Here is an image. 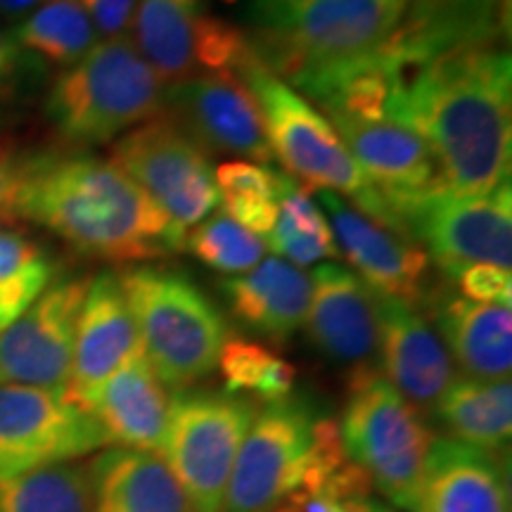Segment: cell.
<instances>
[{"label":"cell","mask_w":512,"mask_h":512,"mask_svg":"<svg viewBox=\"0 0 512 512\" xmlns=\"http://www.w3.org/2000/svg\"><path fill=\"white\" fill-rule=\"evenodd\" d=\"M387 119L425 140L444 190L489 195L510 183V50L503 43L453 50L406 72Z\"/></svg>","instance_id":"1"},{"label":"cell","mask_w":512,"mask_h":512,"mask_svg":"<svg viewBox=\"0 0 512 512\" xmlns=\"http://www.w3.org/2000/svg\"><path fill=\"white\" fill-rule=\"evenodd\" d=\"M10 216L34 221L79 254L145 261L181 252L185 235L117 164L88 152L22 159Z\"/></svg>","instance_id":"2"},{"label":"cell","mask_w":512,"mask_h":512,"mask_svg":"<svg viewBox=\"0 0 512 512\" xmlns=\"http://www.w3.org/2000/svg\"><path fill=\"white\" fill-rule=\"evenodd\" d=\"M408 0H249V43L292 83L318 64L373 53L399 27Z\"/></svg>","instance_id":"3"},{"label":"cell","mask_w":512,"mask_h":512,"mask_svg":"<svg viewBox=\"0 0 512 512\" xmlns=\"http://www.w3.org/2000/svg\"><path fill=\"white\" fill-rule=\"evenodd\" d=\"M140 349L166 389L195 387L219 366L230 328L190 275L174 268L136 266L119 273Z\"/></svg>","instance_id":"4"},{"label":"cell","mask_w":512,"mask_h":512,"mask_svg":"<svg viewBox=\"0 0 512 512\" xmlns=\"http://www.w3.org/2000/svg\"><path fill=\"white\" fill-rule=\"evenodd\" d=\"M164 83L157 79L131 36L98 41L50 86L46 117L72 147L110 145L162 114Z\"/></svg>","instance_id":"5"},{"label":"cell","mask_w":512,"mask_h":512,"mask_svg":"<svg viewBox=\"0 0 512 512\" xmlns=\"http://www.w3.org/2000/svg\"><path fill=\"white\" fill-rule=\"evenodd\" d=\"M240 79L254 93L273 157L280 159L294 181L306 190L318 188L347 197L351 207L387 226L382 197L361 174L330 119L266 69L256 55L242 67Z\"/></svg>","instance_id":"6"},{"label":"cell","mask_w":512,"mask_h":512,"mask_svg":"<svg viewBox=\"0 0 512 512\" xmlns=\"http://www.w3.org/2000/svg\"><path fill=\"white\" fill-rule=\"evenodd\" d=\"M344 456L401 512H413L432 432L375 368L351 373L349 399L337 422Z\"/></svg>","instance_id":"7"},{"label":"cell","mask_w":512,"mask_h":512,"mask_svg":"<svg viewBox=\"0 0 512 512\" xmlns=\"http://www.w3.org/2000/svg\"><path fill=\"white\" fill-rule=\"evenodd\" d=\"M337 422L318 418L309 401L264 403L242 441L221 512H275L299 494L316 470Z\"/></svg>","instance_id":"8"},{"label":"cell","mask_w":512,"mask_h":512,"mask_svg":"<svg viewBox=\"0 0 512 512\" xmlns=\"http://www.w3.org/2000/svg\"><path fill=\"white\" fill-rule=\"evenodd\" d=\"M259 411L249 396L216 389H181L169 399L159 441L171 475L195 512H221L230 472Z\"/></svg>","instance_id":"9"},{"label":"cell","mask_w":512,"mask_h":512,"mask_svg":"<svg viewBox=\"0 0 512 512\" xmlns=\"http://www.w3.org/2000/svg\"><path fill=\"white\" fill-rule=\"evenodd\" d=\"M131 41L166 86L209 74H235L252 60L245 31L214 17L200 0H138Z\"/></svg>","instance_id":"10"},{"label":"cell","mask_w":512,"mask_h":512,"mask_svg":"<svg viewBox=\"0 0 512 512\" xmlns=\"http://www.w3.org/2000/svg\"><path fill=\"white\" fill-rule=\"evenodd\" d=\"M110 162L136 181L183 235L221 204L209 155L164 114L114 140Z\"/></svg>","instance_id":"11"},{"label":"cell","mask_w":512,"mask_h":512,"mask_svg":"<svg viewBox=\"0 0 512 512\" xmlns=\"http://www.w3.org/2000/svg\"><path fill=\"white\" fill-rule=\"evenodd\" d=\"M399 233L418 242L446 278L470 264L512 266V185L489 195L427 192L399 216Z\"/></svg>","instance_id":"12"},{"label":"cell","mask_w":512,"mask_h":512,"mask_svg":"<svg viewBox=\"0 0 512 512\" xmlns=\"http://www.w3.org/2000/svg\"><path fill=\"white\" fill-rule=\"evenodd\" d=\"M110 446L93 413L64 394L0 384V484Z\"/></svg>","instance_id":"13"},{"label":"cell","mask_w":512,"mask_h":512,"mask_svg":"<svg viewBox=\"0 0 512 512\" xmlns=\"http://www.w3.org/2000/svg\"><path fill=\"white\" fill-rule=\"evenodd\" d=\"M91 278H62L0 332V384L64 394Z\"/></svg>","instance_id":"14"},{"label":"cell","mask_w":512,"mask_h":512,"mask_svg":"<svg viewBox=\"0 0 512 512\" xmlns=\"http://www.w3.org/2000/svg\"><path fill=\"white\" fill-rule=\"evenodd\" d=\"M162 114L204 155H235L264 166L273 162L259 105L240 76L209 74L174 83L164 91Z\"/></svg>","instance_id":"15"},{"label":"cell","mask_w":512,"mask_h":512,"mask_svg":"<svg viewBox=\"0 0 512 512\" xmlns=\"http://www.w3.org/2000/svg\"><path fill=\"white\" fill-rule=\"evenodd\" d=\"M318 207L325 219L332 221L330 228L339 254L347 256L354 273L370 290L418 309L425 304L430 294L432 259L418 242L368 219L335 192L320 190Z\"/></svg>","instance_id":"16"},{"label":"cell","mask_w":512,"mask_h":512,"mask_svg":"<svg viewBox=\"0 0 512 512\" xmlns=\"http://www.w3.org/2000/svg\"><path fill=\"white\" fill-rule=\"evenodd\" d=\"M354 162L387 207V226L399 233L401 211L441 185L425 140L389 119H330Z\"/></svg>","instance_id":"17"},{"label":"cell","mask_w":512,"mask_h":512,"mask_svg":"<svg viewBox=\"0 0 512 512\" xmlns=\"http://www.w3.org/2000/svg\"><path fill=\"white\" fill-rule=\"evenodd\" d=\"M512 0H408L382 50L413 72L453 50L496 46L510 38Z\"/></svg>","instance_id":"18"},{"label":"cell","mask_w":512,"mask_h":512,"mask_svg":"<svg viewBox=\"0 0 512 512\" xmlns=\"http://www.w3.org/2000/svg\"><path fill=\"white\" fill-rule=\"evenodd\" d=\"M380 375L415 408L434 403L453 382V361L418 306L375 294Z\"/></svg>","instance_id":"19"},{"label":"cell","mask_w":512,"mask_h":512,"mask_svg":"<svg viewBox=\"0 0 512 512\" xmlns=\"http://www.w3.org/2000/svg\"><path fill=\"white\" fill-rule=\"evenodd\" d=\"M140 347L119 273L102 271L88 283L76 325L72 373L64 396L91 413L102 384Z\"/></svg>","instance_id":"20"},{"label":"cell","mask_w":512,"mask_h":512,"mask_svg":"<svg viewBox=\"0 0 512 512\" xmlns=\"http://www.w3.org/2000/svg\"><path fill=\"white\" fill-rule=\"evenodd\" d=\"M306 330L316 349L351 373L373 368L377 356L375 292L349 268L318 266L311 275Z\"/></svg>","instance_id":"21"},{"label":"cell","mask_w":512,"mask_h":512,"mask_svg":"<svg viewBox=\"0 0 512 512\" xmlns=\"http://www.w3.org/2000/svg\"><path fill=\"white\" fill-rule=\"evenodd\" d=\"M413 512H510L503 456L451 437L434 439Z\"/></svg>","instance_id":"22"},{"label":"cell","mask_w":512,"mask_h":512,"mask_svg":"<svg viewBox=\"0 0 512 512\" xmlns=\"http://www.w3.org/2000/svg\"><path fill=\"white\" fill-rule=\"evenodd\" d=\"M434 330L451 361L472 380H508L512 368V311L510 306L470 302L453 292H430Z\"/></svg>","instance_id":"23"},{"label":"cell","mask_w":512,"mask_h":512,"mask_svg":"<svg viewBox=\"0 0 512 512\" xmlns=\"http://www.w3.org/2000/svg\"><path fill=\"white\" fill-rule=\"evenodd\" d=\"M221 292L245 328L283 344L304 328L311 275L280 256H268L252 271L221 280Z\"/></svg>","instance_id":"24"},{"label":"cell","mask_w":512,"mask_h":512,"mask_svg":"<svg viewBox=\"0 0 512 512\" xmlns=\"http://www.w3.org/2000/svg\"><path fill=\"white\" fill-rule=\"evenodd\" d=\"M86 467L93 512H195L157 451L107 446Z\"/></svg>","instance_id":"25"},{"label":"cell","mask_w":512,"mask_h":512,"mask_svg":"<svg viewBox=\"0 0 512 512\" xmlns=\"http://www.w3.org/2000/svg\"><path fill=\"white\" fill-rule=\"evenodd\" d=\"M169 399L162 380L138 347L102 384L91 413L105 430L110 446L157 451L169 415Z\"/></svg>","instance_id":"26"},{"label":"cell","mask_w":512,"mask_h":512,"mask_svg":"<svg viewBox=\"0 0 512 512\" xmlns=\"http://www.w3.org/2000/svg\"><path fill=\"white\" fill-rule=\"evenodd\" d=\"M451 439L503 456L512 434V387L508 380H453L434 403Z\"/></svg>","instance_id":"27"},{"label":"cell","mask_w":512,"mask_h":512,"mask_svg":"<svg viewBox=\"0 0 512 512\" xmlns=\"http://www.w3.org/2000/svg\"><path fill=\"white\" fill-rule=\"evenodd\" d=\"M17 46L34 60L57 67H72L98 43L91 17L81 0H48L19 22L12 31Z\"/></svg>","instance_id":"28"},{"label":"cell","mask_w":512,"mask_h":512,"mask_svg":"<svg viewBox=\"0 0 512 512\" xmlns=\"http://www.w3.org/2000/svg\"><path fill=\"white\" fill-rule=\"evenodd\" d=\"M55 261L17 230H0V332L53 285Z\"/></svg>","instance_id":"29"},{"label":"cell","mask_w":512,"mask_h":512,"mask_svg":"<svg viewBox=\"0 0 512 512\" xmlns=\"http://www.w3.org/2000/svg\"><path fill=\"white\" fill-rule=\"evenodd\" d=\"M0 512H93L88 467L67 463L8 479L0 484Z\"/></svg>","instance_id":"30"},{"label":"cell","mask_w":512,"mask_h":512,"mask_svg":"<svg viewBox=\"0 0 512 512\" xmlns=\"http://www.w3.org/2000/svg\"><path fill=\"white\" fill-rule=\"evenodd\" d=\"M226 392L249 396L264 403L292 394L294 368L271 347L254 339L228 337L223 344L219 366Z\"/></svg>","instance_id":"31"},{"label":"cell","mask_w":512,"mask_h":512,"mask_svg":"<svg viewBox=\"0 0 512 512\" xmlns=\"http://www.w3.org/2000/svg\"><path fill=\"white\" fill-rule=\"evenodd\" d=\"M183 249H188L214 271L233 278L259 266L268 247L264 238L242 228L221 211L192 226V230L185 233Z\"/></svg>","instance_id":"32"},{"label":"cell","mask_w":512,"mask_h":512,"mask_svg":"<svg viewBox=\"0 0 512 512\" xmlns=\"http://www.w3.org/2000/svg\"><path fill=\"white\" fill-rule=\"evenodd\" d=\"M460 297L470 302L512 306V273L496 264H470L451 275Z\"/></svg>","instance_id":"33"},{"label":"cell","mask_w":512,"mask_h":512,"mask_svg":"<svg viewBox=\"0 0 512 512\" xmlns=\"http://www.w3.org/2000/svg\"><path fill=\"white\" fill-rule=\"evenodd\" d=\"M266 247H271L275 256L290 261L294 266H311L318 264L323 259H337L339 249L335 245H325L313 238V235H306L299 230L290 219H285L278 211V221L271 233L266 235Z\"/></svg>","instance_id":"34"},{"label":"cell","mask_w":512,"mask_h":512,"mask_svg":"<svg viewBox=\"0 0 512 512\" xmlns=\"http://www.w3.org/2000/svg\"><path fill=\"white\" fill-rule=\"evenodd\" d=\"M214 181L221 195H256L278 200V174L249 159H230L214 169Z\"/></svg>","instance_id":"35"},{"label":"cell","mask_w":512,"mask_h":512,"mask_svg":"<svg viewBox=\"0 0 512 512\" xmlns=\"http://www.w3.org/2000/svg\"><path fill=\"white\" fill-rule=\"evenodd\" d=\"M223 214L266 240L278 221V200L256 195H221Z\"/></svg>","instance_id":"36"},{"label":"cell","mask_w":512,"mask_h":512,"mask_svg":"<svg viewBox=\"0 0 512 512\" xmlns=\"http://www.w3.org/2000/svg\"><path fill=\"white\" fill-rule=\"evenodd\" d=\"M136 3L138 0H81L95 31H100L105 38L126 34L128 27H131Z\"/></svg>","instance_id":"37"},{"label":"cell","mask_w":512,"mask_h":512,"mask_svg":"<svg viewBox=\"0 0 512 512\" xmlns=\"http://www.w3.org/2000/svg\"><path fill=\"white\" fill-rule=\"evenodd\" d=\"M29 64H38L29 53L17 46L15 36L0 27V95H10Z\"/></svg>","instance_id":"38"},{"label":"cell","mask_w":512,"mask_h":512,"mask_svg":"<svg viewBox=\"0 0 512 512\" xmlns=\"http://www.w3.org/2000/svg\"><path fill=\"white\" fill-rule=\"evenodd\" d=\"M19 171H22V162L0 145V219H10L19 185Z\"/></svg>","instance_id":"39"},{"label":"cell","mask_w":512,"mask_h":512,"mask_svg":"<svg viewBox=\"0 0 512 512\" xmlns=\"http://www.w3.org/2000/svg\"><path fill=\"white\" fill-rule=\"evenodd\" d=\"M41 3L43 0H0V17H27L29 12H34Z\"/></svg>","instance_id":"40"},{"label":"cell","mask_w":512,"mask_h":512,"mask_svg":"<svg viewBox=\"0 0 512 512\" xmlns=\"http://www.w3.org/2000/svg\"><path fill=\"white\" fill-rule=\"evenodd\" d=\"M342 510L344 512H401V510L392 508V505H389V503L377 501V498H373V496L356 498V501L342 503Z\"/></svg>","instance_id":"41"},{"label":"cell","mask_w":512,"mask_h":512,"mask_svg":"<svg viewBox=\"0 0 512 512\" xmlns=\"http://www.w3.org/2000/svg\"><path fill=\"white\" fill-rule=\"evenodd\" d=\"M275 512H299L297 508H294V505H290V503H285L283 505V508H278V510H275Z\"/></svg>","instance_id":"42"},{"label":"cell","mask_w":512,"mask_h":512,"mask_svg":"<svg viewBox=\"0 0 512 512\" xmlns=\"http://www.w3.org/2000/svg\"><path fill=\"white\" fill-rule=\"evenodd\" d=\"M221 3H228V5H233V3H238V0H221Z\"/></svg>","instance_id":"43"}]
</instances>
